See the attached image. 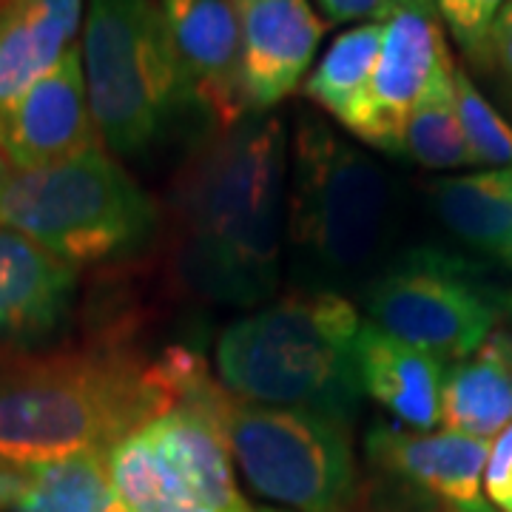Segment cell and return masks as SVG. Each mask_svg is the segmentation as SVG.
I'll list each match as a JSON object with an SVG mask.
<instances>
[{
    "mask_svg": "<svg viewBox=\"0 0 512 512\" xmlns=\"http://www.w3.org/2000/svg\"><path fill=\"white\" fill-rule=\"evenodd\" d=\"M202 362L123 342L0 356V470L29 473L80 453H111L183 399Z\"/></svg>",
    "mask_w": 512,
    "mask_h": 512,
    "instance_id": "obj_1",
    "label": "cell"
},
{
    "mask_svg": "<svg viewBox=\"0 0 512 512\" xmlns=\"http://www.w3.org/2000/svg\"><path fill=\"white\" fill-rule=\"evenodd\" d=\"M288 134L251 114L185 163L171 197L177 271L191 291L256 308L279 288L288 239Z\"/></svg>",
    "mask_w": 512,
    "mask_h": 512,
    "instance_id": "obj_2",
    "label": "cell"
},
{
    "mask_svg": "<svg viewBox=\"0 0 512 512\" xmlns=\"http://www.w3.org/2000/svg\"><path fill=\"white\" fill-rule=\"evenodd\" d=\"M362 316L336 291H299L222 330L217 376L239 399L353 424L362 404Z\"/></svg>",
    "mask_w": 512,
    "mask_h": 512,
    "instance_id": "obj_3",
    "label": "cell"
},
{
    "mask_svg": "<svg viewBox=\"0 0 512 512\" xmlns=\"http://www.w3.org/2000/svg\"><path fill=\"white\" fill-rule=\"evenodd\" d=\"M288 242L308 291H336L376 265L390 228L387 171L319 117L291 140Z\"/></svg>",
    "mask_w": 512,
    "mask_h": 512,
    "instance_id": "obj_4",
    "label": "cell"
},
{
    "mask_svg": "<svg viewBox=\"0 0 512 512\" xmlns=\"http://www.w3.org/2000/svg\"><path fill=\"white\" fill-rule=\"evenodd\" d=\"M157 220V202L106 146L49 168H6L0 177V225L35 239L74 271L137 251Z\"/></svg>",
    "mask_w": 512,
    "mask_h": 512,
    "instance_id": "obj_5",
    "label": "cell"
},
{
    "mask_svg": "<svg viewBox=\"0 0 512 512\" xmlns=\"http://www.w3.org/2000/svg\"><path fill=\"white\" fill-rule=\"evenodd\" d=\"M80 55L100 143L143 154L185 100L160 0H89Z\"/></svg>",
    "mask_w": 512,
    "mask_h": 512,
    "instance_id": "obj_6",
    "label": "cell"
},
{
    "mask_svg": "<svg viewBox=\"0 0 512 512\" xmlns=\"http://www.w3.org/2000/svg\"><path fill=\"white\" fill-rule=\"evenodd\" d=\"M214 416L256 493L296 512H359L350 427L319 413L239 399L220 382Z\"/></svg>",
    "mask_w": 512,
    "mask_h": 512,
    "instance_id": "obj_7",
    "label": "cell"
},
{
    "mask_svg": "<svg viewBox=\"0 0 512 512\" xmlns=\"http://www.w3.org/2000/svg\"><path fill=\"white\" fill-rule=\"evenodd\" d=\"M370 322L413 348L461 362L495 330L498 308L473 276L439 251H410L367 288Z\"/></svg>",
    "mask_w": 512,
    "mask_h": 512,
    "instance_id": "obj_8",
    "label": "cell"
},
{
    "mask_svg": "<svg viewBox=\"0 0 512 512\" xmlns=\"http://www.w3.org/2000/svg\"><path fill=\"white\" fill-rule=\"evenodd\" d=\"M447 52L433 0H416L393 12L382 20V46L365 92L342 126L365 146L402 154L407 117Z\"/></svg>",
    "mask_w": 512,
    "mask_h": 512,
    "instance_id": "obj_9",
    "label": "cell"
},
{
    "mask_svg": "<svg viewBox=\"0 0 512 512\" xmlns=\"http://www.w3.org/2000/svg\"><path fill=\"white\" fill-rule=\"evenodd\" d=\"M160 6L183 74L185 100L205 111L220 131L251 117L231 0H160Z\"/></svg>",
    "mask_w": 512,
    "mask_h": 512,
    "instance_id": "obj_10",
    "label": "cell"
},
{
    "mask_svg": "<svg viewBox=\"0 0 512 512\" xmlns=\"http://www.w3.org/2000/svg\"><path fill=\"white\" fill-rule=\"evenodd\" d=\"M100 143L94 126L83 55L72 46L37 80L0 128V154L15 171L66 163Z\"/></svg>",
    "mask_w": 512,
    "mask_h": 512,
    "instance_id": "obj_11",
    "label": "cell"
},
{
    "mask_svg": "<svg viewBox=\"0 0 512 512\" xmlns=\"http://www.w3.org/2000/svg\"><path fill=\"white\" fill-rule=\"evenodd\" d=\"M214 387L217 379L202 365L183 399L143 427V433L200 507L208 512H259L239 493L234 458L214 416Z\"/></svg>",
    "mask_w": 512,
    "mask_h": 512,
    "instance_id": "obj_12",
    "label": "cell"
},
{
    "mask_svg": "<svg viewBox=\"0 0 512 512\" xmlns=\"http://www.w3.org/2000/svg\"><path fill=\"white\" fill-rule=\"evenodd\" d=\"M493 441L464 436L456 430H407L376 424L367 433L370 464L404 487L444 501L450 510L484 507V473Z\"/></svg>",
    "mask_w": 512,
    "mask_h": 512,
    "instance_id": "obj_13",
    "label": "cell"
},
{
    "mask_svg": "<svg viewBox=\"0 0 512 512\" xmlns=\"http://www.w3.org/2000/svg\"><path fill=\"white\" fill-rule=\"evenodd\" d=\"M242 46V80L254 114L274 109L311 69L325 23L311 0H231Z\"/></svg>",
    "mask_w": 512,
    "mask_h": 512,
    "instance_id": "obj_14",
    "label": "cell"
},
{
    "mask_svg": "<svg viewBox=\"0 0 512 512\" xmlns=\"http://www.w3.org/2000/svg\"><path fill=\"white\" fill-rule=\"evenodd\" d=\"M77 293V271L35 239L0 225V342L26 345L60 328Z\"/></svg>",
    "mask_w": 512,
    "mask_h": 512,
    "instance_id": "obj_15",
    "label": "cell"
},
{
    "mask_svg": "<svg viewBox=\"0 0 512 512\" xmlns=\"http://www.w3.org/2000/svg\"><path fill=\"white\" fill-rule=\"evenodd\" d=\"M83 0H0V128L74 46Z\"/></svg>",
    "mask_w": 512,
    "mask_h": 512,
    "instance_id": "obj_16",
    "label": "cell"
},
{
    "mask_svg": "<svg viewBox=\"0 0 512 512\" xmlns=\"http://www.w3.org/2000/svg\"><path fill=\"white\" fill-rule=\"evenodd\" d=\"M447 362L427 350L413 348L384 333L373 322L359 333V379L362 390L387 413L413 430H433L441 424V390Z\"/></svg>",
    "mask_w": 512,
    "mask_h": 512,
    "instance_id": "obj_17",
    "label": "cell"
},
{
    "mask_svg": "<svg viewBox=\"0 0 512 512\" xmlns=\"http://www.w3.org/2000/svg\"><path fill=\"white\" fill-rule=\"evenodd\" d=\"M441 424L476 439H493L512 424V333L493 330L487 342L456 362L441 390Z\"/></svg>",
    "mask_w": 512,
    "mask_h": 512,
    "instance_id": "obj_18",
    "label": "cell"
},
{
    "mask_svg": "<svg viewBox=\"0 0 512 512\" xmlns=\"http://www.w3.org/2000/svg\"><path fill=\"white\" fill-rule=\"evenodd\" d=\"M433 205L461 242L501 256L512 239V165L441 180Z\"/></svg>",
    "mask_w": 512,
    "mask_h": 512,
    "instance_id": "obj_19",
    "label": "cell"
},
{
    "mask_svg": "<svg viewBox=\"0 0 512 512\" xmlns=\"http://www.w3.org/2000/svg\"><path fill=\"white\" fill-rule=\"evenodd\" d=\"M12 512H131L111 478L109 453H80L23 473Z\"/></svg>",
    "mask_w": 512,
    "mask_h": 512,
    "instance_id": "obj_20",
    "label": "cell"
},
{
    "mask_svg": "<svg viewBox=\"0 0 512 512\" xmlns=\"http://www.w3.org/2000/svg\"><path fill=\"white\" fill-rule=\"evenodd\" d=\"M453 57H441L427 89L413 106L404 126L402 154L416 160L421 168L433 171H456L476 165L464 131L458 123L456 92H453Z\"/></svg>",
    "mask_w": 512,
    "mask_h": 512,
    "instance_id": "obj_21",
    "label": "cell"
},
{
    "mask_svg": "<svg viewBox=\"0 0 512 512\" xmlns=\"http://www.w3.org/2000/svg\"><path fill=\"white\" fill-rule=\"evenodd\" d=\"M382 46V23H362L336 37L305 80V94L339 123L365 92Z\"/></svg>",
    "mask_w": 512,
    "mask_h": 512,
    "instance_id": "obj_22",
    "label": "cell"
},
{
    "mask_svg": "<svg viewBox=\"0 0 512 512\" xmlns=\"http://www.w3.org/2000/svg\"><path fill=\"white\" fill-rule=\"evenodd\" d=\"M453 92H456L458 123L476 165H493V168L512 165V126L478 92L473 77L458 66H453Z\"/></svg>",
    "mask_w": 512,
    "mask_h": 512,
    "instance_id": "obj_23",
    "label": "cell"
},
{
    "mask_svg": "<svg viewBox=\"0 0 512 512\" xmlns=\"http://www.w3.org/2000/svg\"><path fill=\"white\" fill-rule=\"evenodd\" d=\"M507 0H433L456 43L476 63H487V40Z\"/></svg>",
    "mask_w": 512,
    "mask_h": 512,
    "instance_id": "obj_24",
    "label": "cell"
},
{
    "mask_svg": "<svg viewBox=\"0 0 512 512\" xmlns=\"http://www.w3.org/2000/svg\"><path fill=\"white\" fill-rule=\"evenodd\" d=\"M484 490L495 507H501V512H512V424L490 444Z\"/></svg>",
    "mask_w": 512,
    "mask_h": 512,
    "instance_id": "obj_25",
    "label": "cell"
},
{
    "mask_svg": "<svg viewBox=\"0 0 512 512\" xmlns=\"http://www.w3.org/2000/svg\"><path fill=\"white\" fill-rule=\"evenodd\" d=\"M322 15L333 23H348V20H365V23H382L393 12H399L407 3L416 0H316Z\"/></svg>",
    "mask_w": 512,
    "mask_h": 512,
    "instance_id": "obj_26",
    "label": "cell"
},
{
    "mask_svg": "<svg viewBox=\"0 0 512 512\" xmlns=\"http://www.w3.org/2000/svg\"><path fill=\"white\" fill-rule=\"evenodd\" d=\"M493 60L495 69L512 86V0L504 3V9L498 12L490 40H487V63Z\"/></svg>",
    "mask_w": 512,
    "mask_h": 512,
    "instance_id": "obj_27",
    "label": "cell"
},
{
    "mask_svg": "<svg viewBox=\"0 0 512 512\" xmlns=\"http://www.w3.org/2000/svg\"><path fill=\"white\" fill-rule=\"evenodd\" d=\"M23 493V473L0 470V512H12Z\"/></svg>",
    "mask_w": 512,
    "mask_h": 512,
    "instance_id": "obj_28",
    "label": "cell"
},
{
    "mask_svg": "<svg viewBox=\"0 0 512 512\" xmlns=\"http://www.w3.org/2000/svg\"><path fill=\"white\" fill-rule=\"evenodd\" d=\"M501 259H504V262H507V265H510V268H512V239H510V242H507V248L501 251Z\"/></svg>",
    "mask_w": 512,
    "mask_h": 512,
    "instance_id": "obj_29",
    "label": "cell"
},
{
    "mask_svg": "<svg viewBox=\"0 0 512 512\" xmlns=\"http://www.w3.org/2000/svg\"><path fill=\"white\" fill-rule=\"evenodd\" d=\"M450 512H495V510H490V507L484 504V507H478V510H450Z\"/></svg>",
    "mask_w": 512,
    "mask_h": 512,
    "instance_id": "obj_30",
    "label": "cell"
},
{
    "mask_svg": "<svg viewBox=\"0 0 512 512\" xmlns=\"http://www.w3.org/2000/svg\"><path fill=\"white\" fill-rule=\"evenodd\" d=\"M6 168H9V165H6V160H3V154H0V177L6 174Z\"/></svg>",
    "mask_w": 512,
    "mask_h": 512,
    "instance_id": "obj_31",
    "label": "cell"
}]
</instances>
